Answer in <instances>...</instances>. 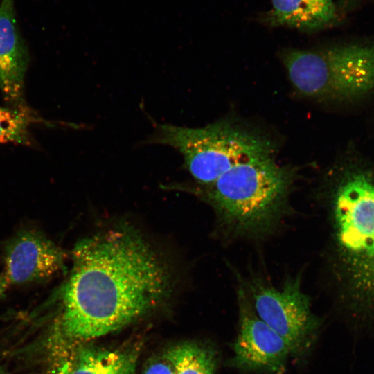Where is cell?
I'll return each instance as SVG.
<instances>
[{
    "instance_id": "30bf717a",
    "label": "cell",
    "mask_w": 374,
    "mask_h": 374,
    "mask_svg": "<svg viewBox=\"0 0 374 374\" xmlns=\"http://www.w3.org/2000/svg\"><path fill=\"white\" fill-rule=\"evenodd\" d=\"M68 343L72 350L53 374H134L139 346L107 348L84 341Z\"/></svg>"
},
{
    "instance_id": "52a82bcc",
    "label": "cell",
    "mask_w": 374,
    "mask_h": 374,
    "mask_svg": "<svg viewBox=\"0 0 374 374\" xmlns=\"http://www.w3.org/2000/svg\"><path fill=\"white\" fill-rule=\"evenodd\" d=\"M236 292L239 326L230 365L247 372L283 374L292 356L290 347L258 317L239 283Z\"/></svg>"
},
{
    "instance_id": "7a4b0ae2",
    "label": "cell",
    "mask_w": 374,
    "mask_h": 374,
    "mask_svg": "<svg viewBox=\"0 0 374 374\" xmlns=\"http://www.w3.org/2000/svg\"><path fill=\"white\" fill-rule=\"evenodd\" d=\"M330 197L337 269L346 285L341 303L355 335H374V178L345 174Z\"/></svg>"
},
{
    "instance_id": "8fae6325",
    "label": "cell",
    "mask_w": 374,
    "mask_h": 374,
    "mask_svg": "<svg viewBox=\"0 0 374 374\" xmlns=\"http://www.w3.org/2000/svg\"><path fill=\"white\" fill-rule=\"evenodd\" d=\"M271 5L262 19L273 26L317 30L332 24L336 17L332 0H271Z\"/></svg>"
},
{
    "instance_id": "9c48e42d",
    "label": "cell",
    "mask_w": 374,
    "mask_h": 374,
    "mask_svg": "<svg viewBox=\"0 0 374 374\" xmlns=\"http://www.w3.org/2000/svg\"><path fill=\"white\" fill-rule=\"evenodd\" d=\"M27 48L19 33L14 0L0 3V89L13 108L29 110L24 100V77L28 64Z\"/></svg>"
},
{
    "instance_id": "ba28073f",
    "label": "cell",
    "mask_w": 374,
    "mask_h": 374,
    "mask_svg": "<svg viewBox=\"0 0 374 374\" xmlns=\"http://www.w3.org/2000/svg\"><path fill=\"white\" fill-rule=\"evenodd\" d=\"M5 273L9 284L49 280L64 266V253L39 230L22 229L4 247Z\"/></svg>"
},
{
    "instance_id": "2e32d148",
    "label": "cell",
    "mask_w": 374,
    "mask_h": 374,
    "mask_svg": "<svg viewBox=\"0 0 374 374\" xmlns=\"http://www.w3.org/2000/svg\"><path fill=\"white\" fill-rule=\"evenodd\" d=\"M0 374H5L1 368H0Z\"/></svg>"
},
{
    "instance_id": "4fadbf2b",
    "label": "cell",
    "mask_w": 374,
    "mask_h": 374,
    "mask_svg": "<svg viewBox=\"0 0 374 374\" xmlns=\"http://www.w3.org/2000/svg\"><path fill=\"white\" fill-rule=\"evenodd\" d=\"M36 119L29 110L0 105V143L32 145L28 127Z\"/></svg>"
},
{
    "instance_id": "5bb4252c",
    "label": "cell",
    "mask_w": 374,
    "mask_h": 374,
    "mask_svg": "<svg viewBox=\"0 0 374 374\" xmlns=\"http://www.w3.org/2000/svg\"><path fill=\"white\" fill-rule=\"evenodd\" d=\"M141 374H174V370L171 362L163 353L150 359Z\"/></svg>"
},
{
    "instance_id": "7c38bea8",
    "label": "cell",
    "mask_w": 374,
    "mask_h": 374,
    "mask_svg": "<svg viewBox=\"0 0 374 374\" xmlns=\"http://www.w3.org/2000/svg\"><path fill=\"white\" fill-rule=\"evenodd\" d=\"M174 374H216L218 357L212 347L195 341L178 344L164 353Z\"/></svg>"
},
{
    "instance_id": "277c9868",
    "label": "cell",
    "mask_w": 374,
    "mask_h": 374,
    "mask_svg": "<svg viewBox=\"0 0 374 374\" xmlns=\"http://www.w3.org/2000/svg\"><path fill=\"white\" fill-rule=\"evenodd\" d=\"M147 141L179 151L190 174L202 186L213 183L236 165L274 156L276 147L260 131L229 118L201 127L159 125Z\"/></svg>"
},
{
    "instance_id": "6da1fadb",
    "label": "cell",
    "mask_w": 374,
    "mask_h": 374,
    "mask_svg": "<svg viewBox=\"0 0 374 374\" xmlns=\"http://www.w3.org/2000/svg\"><path fill=\"white\" fill-rule=\"evenodd\" d=\"M58 290L64 341H87L119 330L168 298L171 269L136 231L118 227L80 241Z\"/></svg>"
},
{
    "instance_id": "5b68a950",
    "label": "cell",
    "mask_w": 374,
    "mask_h": 374,
    "mask_svg": "<svg viewBox=\"0 0 374 374\" xmlns=\"http://www.w3.org/2000/svg\"><path fill=\"white\" fill-rule=\"evenodd\" d=\"M281 58L292 86L303 96L344 100L374 91V44L289 48Z\"/></svg>"
},
{
    "instance_id": "8992f818",
    "label": "cell",
    "mask_w": 374,
    "mask_h": 374,
    "mask_svg": "<svg viewBox=\"0 0 374 374\" xmlns=\"http://www.w3.org/2000/svg\"><path fill=\"white\" fill-rule=\"evenodd\" d=\"M238 277L258 317L278 334L292 357H301L312 346L322 326L302 290L301 275L288 277L278 287L254 274Z\"/></svg>"
},
{
    "instance_id": "9a60e30c",
    "label": "cell",
    "mask_w": 374,
    "mask_h": 374,
    "mask_svg": "<svg viewBox=\"0 0 374 374\" xmlns=\"http://www.w3.org/2000/svg\"><path fill=\"white\" fill-rule=\"evenodd\" d=\"M9 285L6 276L3 274H0V299L4 295Z\"/></svg>"
},
{
    "instance_id": "3957f363",
    "label": "cell",
    "mask_w": 374,
    "mask_h": 374,
    "mask_svg": "<svg viewBox=\"0 0 374 374\" xmlns=\"http://www.w3.org/2000/svg\"><path fill=\"white\" fill-rule=\"evenodd\" d=\"M296 169L274 156L235 166L202 196L212 208L222 237L228 241L260 240L275 232L290 213Z\"/></svg>"
}]
</instances>
